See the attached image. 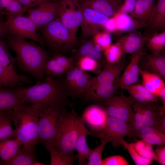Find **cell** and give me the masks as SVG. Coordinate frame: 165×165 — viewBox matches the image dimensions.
Wrapping results in <instances>:
<instances>
[{
  "label": "cell",
  "instance_id": "1",
  "mask_svg": "<svg viewBox=\"0 0 165 165\" xmlns=\"http://www.w3.org/2000/svg\"><path fill=\"white\" fill-rule=\"evenodd\" d=\"M19 89L26 100L32 104H39L42 106L65 107H72L74 105L68 99L69 95L64 82L50 76L42 82Z\"/></svg>",
  "mask_w": 165,
  "mask_h": 165
},
{
  "label": "cell",
  "instance_id": "2",
  "mask_svg": "<svg viewBox=\"0 0 165 165\" xmlns=\"http://www.w3.org/2000/svg\"><path fill=\"white\" fill-rule=\"evenodd\" d=\"M8 45L16 55V61L25 72L40 79L44 75V67L48 60L46 52L38 46L24 38L11 34Z\"/></svg>",
  "mask_w": 165,
  "mask_h": 165
},
{
  "label": "cell",
  "instance_id": "3",
  "mask_svg": "<svg viewBox=\"0 0 165 165\" xmlns=\"http://www.w3.org/2000/svg\"><path fill=\"white\" fill-rule=\"evenodd\" d=\"M78 116L74 110L68 112L66 108L61 114L54 147L58 151L74 154L78 133Z\"/></svg>",
  "mask_w": 165,
  "mask_h": 165
},
{
  "label": "cell",
  "instance_id": "4",
  "mask_svg": "<svg viewBox=\"0 0 165 165\" xmlns=\"http://www.w3.org/2000/svg\"><path fill=\"white\" fill-rule=\"evenodd\" d=\"M40 104L18 106L6 111L9 115L15 128H19L29 137L35 146L38 143L39 109Z\"/></svg>",
  "mask_w": 165,
  "mask_h": 165
},
{
  "label": "cell",
  "instance_id": "5",
  "mask_svg": "<svg viewBox=\"0 0 165 165\" xmlns=\"http://www.w3.org/2000/svg\"><path fill=\"white\" fill-rule=\"evenodd\" d=\"M66 107L58 106H42L38 110V143L47 150L54 148L59 116Z\"/></svg>",
  "mask_w": 165,
  "mask_h": 165
},
{
  "label": "cell",
  "instance_id": "6",
  "mask_svg": "<svg viewBox=\"0 0 165 165\" xmlns=\"http://www.w3.org/2000/svg\"><path fill=\"white\" fill-rule=\"evenodd\" d=\"M41 28L44 43L54 52H66L73 49L77 44L76 38L63 25L58 17Z\"/></svg>",
  "mask_w": 165,
  "mask_h": 165
},
{
  "label": "cell",
  "instance_id": "7",
  "mask_svg": "<svg viewBox=\"0 0 165 165\" xmlns=\"http://www.w3.org/2000/svg\"><path fill=\"white\" fill-rule=\"evenodd\" d=\"M6 17L3 24L7 33L44 45L43 39L37 32L38 28L28 17L24 16L23 14Z\"/></svg>",
  "mask_w": 165,
  "mask_h": 165
},
{
  "label": "cell",
  "instance_id": "8",
  "mask_svg": "<svg viewBox=\"0 0 165 165\" xmlns=\"http://www.w3.org/2000/svg\"><path fill=\"white\" fill-rule=\"evenodd\" d=\"M58 18L72 35L76 34L82 20L81 2L79 0L60 1Z\"/></svg>",
  "mask_w": 165,
  "mask_h": 165
},
{
  "label": "cell",
  "instance_id": "9",
  "mask_svg": "<svg viewBox=\"0 0 165 165\" xmlns=\"http://www.w3.org/2000/svg\"><path fill=\"white\" fill-rule=\"evenodd\" d=\"M134 99L130 96L123 94L113 96L103 105L108 116L119 119L129 124L133 116V104Z\"/></svg>",
  "mask_w": 165,
  "mask_h": 165
},
{
  "label": "cell",
  "instance_id": "10",
  "mask_svg": "<svg viewBox=\"0 0 165 165\" xmlns=\"http://www.w3.org/2000/svg\"><path fill=\"white\" fill-rule=\"evenodd\" d=\"M94 134L95 137L108 140L115 147L121 145L120 141L125 137L130 136L128 123L110 116H108L104 127Z\"/></svg>",
  "mask_w": 165,
  "mask_h": 165
},
{
  "label": "cell",
  "instance_id": "11",
  "mask_svg": "<svg viewBox=\"0 0 165 165\" xmlns=\"http://www.w3.org/2000/svg\"><path fill=\"white\" fill-rule=\"evenodd\" d=\"M82 20L80 25L81 40L82 41L94 36L103 27L108 18L81 3Z\"/></svg>",
  "mask_w": 165,
  "mask_h": 165
},
{
  "label": "cell",
  "instance_id": "12",
  "mask_svg": "<svg viewBox=\"0 0 165 165\" xmlns=\"http://www.w3.org/2000/svg\"><path fill=\"white\" fill-rule=\"evenodd\" d=\"M64 82L69 95L75 98L83 95L88 88L90 77L86 72L74 66L66 72Z\"/></svg>",
  "mask_w": 165,
  "mask_h": 165
},
{
  "label": "cell",
  "instance_id": "13",
  "mask_svg": "<svg viewBox=\"0 0 165 165\" xmlns=\"http://www.w3.org/2000/svg\"><path fill=\"white\" fill-rule=\"evenodd\" d=\"M60 2L47 1L28 9V17L38 28L41 27L58 18Z\"/></svg>",
  "mask_w": 165,
  "mask_h": 165
},
{
  "label": "cell",
  "instance_id": "14",
  "mask_svg": "<svg viewBox=\"0 0 165 165\" xmlns=\"http://www.w3.org/2000/svg\"><path fill=\"white\" fill-rule=\"evenodd\" d=\"M132 54L130 63L115 83L118 89L123 90L125 87L134 84L138 80L139 63L140 59L145 54L144 49L142 47Z\"/></svg>",
  "mask_w": 165,
  "mask_h": 165
},
{
  "label": "cell",
  "instance_id": "15",
  "mask_svg": "<svg viewBox=\"0 0 165 165\" xmlns=\"http://www.w3.org/2000/svg\"><path fill=\"white\" fill-rule=\"evenodd\" d=\"M78 133L75 145V150L78 152L77 155L79 165H86V160L92 149L87 145L86 137L87 135L94 137V134L86 127L84 120L82 116H78Z\"/></svg>",
  "mask_w": 165,
  "mask_h": 165
},
{
  "label": "cell",
  "instance_id": "16",
  "mask_svg": "<svg viewBox=\"0 0 165 165\" xmlns=\"http://www.w3.org/2000/svg\"><path fill=\"white\" fill-rule=\"evenodd\" d=\"M126 66L125 61L120 60L115 64H108L98 75L90 78L88 88L100 84H115Z\"/></svg>",
  "mask_w": 165,
  "mask_h": 165
},
{
  "label": "cell",
  "instance_id": "17",
  "mask_svg": "<svg viewBox=\"0 0 165 165\" xmlns=\"http://www.w3.org/2000/svg\"><path fill=\"white\" fill-rule=\"evenodd\" d=\"M118 89L115 84H98L88 88L83 95L86 101L94 102L103 105L108 100L114 96Z\"/></svg>",
  "mask_w": 165,
  "mask_h": 165
},
{
  "label": "cell",
  "instance_id": "18",
  "mask_svg": "<svg viewBox=\"0 0 165 165\" xmlns=\"http://www.w3.org/2000/svg\"><path fill=\"white\" fill-rule=\"evenodd\" d=\"M30 103L25 98L19 88L12 90L0 88V112L7 111Z\"/></svg>",
  "mask_w": 165,
  "mask_h": 165
},
{
  "label": "cell",
  "instance_id": "19",
  "mask_svg": "<svg viewBox=\"0 0 165 165\" xmlns=\"http://www.w3.org/2000/svg\"><path fill=\"white\" fill-rule=\"evenodd\" d=\"M108 116L103 107L92 105L87 108L82 117L90 128L95 132L105 127Z\"/></svg>",
  "mask_w": 165,
  "mask_h": 165
},
{
  "label": "cell",
  "instance_id": "20",
  "mask_svg": "<svg viewBox=\"0 0 165 165\" xmlns=\"http://www.w3.org/2000/svg\"><path fill=\"white\" fill-rule=\"evenodd\" d=\"M139 69L155 74L163 80L165 79V56L164 53L145 54L141 58Z\"/></svg>",
  "mask_w": 165,
  "mask_h": 165
},
{
  "label": "cell",
  "instance_id": "21",
  "mask_svg": "<svg viewBox=\"0 0 165 165\" xmlns=\"http://www.w3.org/2000/svg\"><path fill=\"white\" fill-rule=\"evenodd\" d=\"M80 1L83 5L108 17L115 15L123 3V0H85Z\"/></svg>",
  "mask_w": 165,
  "mask_h": 165
},
{
  "label": "cell",
  "instance_id": "22",
  "mask_svg": "<svg viewBox=\"0 0 165 165\" xmlns=\"http://www.w3.org/2000/svg\"><path fill=\"white\" fill-rule=\"evenodd\" d=\"M146 39L141 34L134 31L120 37L117 42L121 46L123 55L133 54L143 47Z\"/></svg>",
  "mask_w": 165,
  "mask_h": 165
},
{
  "label": "cell",
  "instance_id": "23",
  "mask_svg": "<svg viewBox=\"0 0 165 165\" xmlns=\"http://www.w3.org/2000/svg\"><path fill=\"white\" fill-rule=\"evenodd\" d=\"M155 0H137L134 10L130 13L134 18L148 25L154 11Z\"/></svg>",
  "mask_w": 165,
  "mask_h": 165
},
{
  "label": "cell",
  "instance_id": "24",
  "mask_svg": "<svg viewBox=\"0 0 165 165\" xmlns=\"http://www.w3.org/2000/svg\"><path fill=\"white\" fill-rule=\"evenodd\" d=\"M113 16L117 31L133 32L141 28L148 27L147 24L138 21L127 13H117Z\"/></svg>",
  "mask_w": 165,
  "mask_h": 165
},
{
  "label": "cell",
  "instance_id": "25",
  "mask_svg": "<svg viewBox=\"0 0 165 165\" xmlns=\"http://www.w3.org/2000/svg\"><path fill=\"white\" fill-rule=\"evenodd\" d=\"M82 42V43L74 52L72 57L78 60L81 57L88 56L96 60L99 63L104 64L101 52L97 49L93 39H89Z\"/></svg>",
  "mask_w": 165,
  "mask_h": 165
},
{
  "label": "cell",
  "instance_id": "26",
  "mask_svg": "<svg viewBox=\"0 0 165 165\" xmlns=\"http://www.w3.org/2000/svg\"><path fill=\"white\" fill-rule=\"evenodd\" d=\"M28 81L25 76L13 72L0 64V88H13Z\"/></svg>",
  "mask_w": 165,
  "mask_h": 165
},
{
  "label": "cell",
  "instance_id": "27",
  "mask_svg": "<svg viewBox=\"0 0 165 165\" xmlns=\"http://www.w3.org/2000/svg\"><path fill=\"white\" fill-rule=\"evenodd\" d=\"M23 146L16 138L8 139L0 141V157L2 164L9 161L18 152Z\"/></svg>",
  "mask_w": 165,
  "mask_h": 165
},
{
  "label": "cell",
  "instance_id": "28",
  "mask_svg": "<svg viewBox=\"0 0 165 165\" xmlns=\"http://www.w3.org/2000/svg\"><path fill=\"white\" fill-rule=\"evenodd\" d=\"M137 137L152 145L161 146L165 144V134L156 130L152 126L142 129Z\"/></svg>",
  "mask_w": 165,
  "mask_h": 165
},
{
  "label": "cell",
  "instance_id": "29",
  "mask_svg": "<svg viewBox=\"0 0 165 165\" xmlns=\"http://www.w3.org/2000/svg\"><path fill=\"white\" fill-rule=\"evenodd\" d=\"M148 27L164 31L165 28V0H158Z\"/></svg>",
  "mask_w": 165,
  "mask_h": 165
},
{
  "label": "cell",
  "instance_id": "30",
  "mask_svg": "<svg viewBox=\"0 0 165 165\" xmlns=\"http://www.w3.org/2000/svg\"><path fill=\"white\" fill-rule=\"evenodd\" d=\"M157 103L148 102L142 103L139 102L142 117L159 120L164 116L165 108L162 106L158 105Z\"/></svg>",
  "mask_w": 165,
  "mask_h": 165
},
{
  "label": "cell",
  "instance_id": "31",
  "mask_svg": "<svg viewBox=\"0 0 165 165\" xmlns=\"http://www.w3.org/2000/svg\"><path fill=\"white\" fill-rule=\"evenodd\" d=\"M34 152L23 146L5 165H33L36 161Z\"/></svg>",
  "mask_w": 165,
  "mask_h": 165
},
{
  "label": "cell",
  "instance_id": "32",
  "mask_svg": "<svg viewBox=\"0 0 165 165\" xmlns=\"http://www.w3.org/2000/svg\"><path fill=\"white\" fill-rule=\"evenodd\" d=\"M12 121L6 111L0 112V141L16 138V132L12 126Z\"/></svg>",
  "mask_w": 165,
  "mask_h": 165
},
{
  "label": "cell",
  "instance_id": "33",
  "mask_svg": "<svg viewBox=\"0 0 165 165\" xmlns=\"http://www.w3.org/2000/svg\"><path fill=\"white\" fill-rule=\"evenodd\" d=\"M47 150L50 155L51 165H72L77 158V155L59 151L54 148H49Z\"/></svg>",
  "mask_w": 165,
  "mask_h": 165
},
{
  "label": "cell",
  "instance_id": "34",
  "mask_svg": "<svg viewBox=\"0 0 165 165\" xmlns=\"http://www.w3.org/2000/svg\"><path fill=\"white\" fill-rule=\"evenodd\" d=\"M16 58L11 55L6 43L0 40V64L9 71L16 73L14 68Z\"/></svg>",
  "mask_w": 165,
  "mask_h": 165
},
{
  "label": "cell",
  "instance_id": "35",
  "mask_svg": "<svg viewBox=\"0 0 165 165\" xmlns=\"http://www.w3.org/2000/svg\"><path fill=\"white\" fill-rule=\"evenodd\" d=\"M152 53L158 54L161 53L165 46V31L154 35L148 40L147 45Z\"/></svg>",
  "mask_w": 165,
  "mask_h": 165
},
{
  "label": "cell",
  "instance_id": "36",
  "mask_svg": "<svg viewBox=\"0 0 165 165\" xmlns=\"http://www.w3.org/2000/svg\"><path fill=\"white\" fill-rule=\"evenodd\" d=\"M104 54L108 64H114L120 60L123 52L119 43L117 42L111 44L104 50Z\"/></svg>",
  "mask_w": 165,
  "mask_h": 165
},
{
  "label": "cell",
  "instance_id": "37",
  "mask_svg": "<svg viewBox=\"0 0 165 165\" xmlns=\"http://www.w3.org/2000/svg\"><path fill=\"white\" fill-rule=\"evenodd\" d=\"M133 145L136 150L142 157L152 160H157L151 144L141 140L133 143Z\"/></svg>",
  "mask_w": 165,
  "mask_h": 165
},
{
  "label": "cell",
  "instance_id": "38",
  "mask_svg": "<svg viewBox=\"0 0 165 165\" xmlns=\"http://www.w3.org/2000/svg\"><path fill=\"white\" fill-rule=\"evenodd\" d=\"M159 120L142 117L130 123L129 124V125L130 136L137 137L138 134L142 129L152 126L156 122Z\"/></svg>",
  "mask_w": 165,
  "mask_h": 165
},
{
  "label": "cell",
  "instance_id": "39",
  "mask_svg": "<svg viewBox=\"0 0 165 165\" xmlns=\"http://www.w3.org/2000/svg\"><path fill=\"white\" fill-rule=\"evenodd\" d=\"M101 143L92 150L88 156V165H102V154L105 146L108 141L106 139H101Z\"/></svg>",
  "mask_w": 165,
  "mask_h": 165
},
{
  "label": "cell",
  "instance_id": "40",
  "mask_svg": "<svg viewBox=\"0 0 165 165\" xmlns=\"http://www.w3.org/2000/svg\"><path fill=\"white\" fill-rule=\"evenodd\" d=\"M120 143L128 151L136 165H148L152 163V160L144 158L138 153L133 143H129L124 139L121 140Z\"/></svg>",
  "mask_w": 165,
  "mask_h": 165
},
{
  "label": "cell",
  "instance_id": "41",
  "mask_svg": "<svg viewBox=\"0 0 165 165\" xmlns=\"http://www.w3.org/2000/svg\"><path fill=\"white\" fill-rule=\"evenodd\" d=\"M44 70L48 76H61L68 71L58 64L54 57L46 61Z\"/></svg>",
  "mask_w": 165,
  "mask_h": 165
},
{
  "label": "cell",
  "instance_id": "42",
  "mask_svg": "<svg viewBox=\"0 0 165 165\" xmlns=\"http://www.w3.org/2000/svg\"><path fill=\"white\" fill-rule=\"evenodd\" d=\"M77 66L81 70L87 71H93L97 68L99 62L88 56H84L79 58L78 60Z\"/></svg>",
  "mask_w": 165,
  "mask_h": 165
},
{
  "label": "cell",
  "instance_id": "43",
  "mask_svg": "<svg viewBox=\"0 0 165 165\" xmlns=\"http://www.w3.org/2000/svg\"><path fill=\"white\" fill-rule=\"evenodd\" d=\"M139 73L149 81L154 86L159 90L165 87V83L159 76L152 73L143 71L139 68Z\"/></svg>",
  "mask_w": 165,
  "mask_h": 165
},
{
  "label": "cell",
  "instance_id": "44",
  "mask_svg": "<svg viewBox=\"0 0 165 165\" xmlns=\"http://www.w3.org/2000/svg\"><path fill=\"white\" fill-rule=\"evenodd\" d=\"M93 39L96 43L101 46L103 50L107 49L111 45V36L106 31L98 32L94 36Z\"/></svg>",
  "mask_w": 165,
  "mask_h": 165
},
{
  "label": "cell",
  "instance_id": "45",
  "mask_svg": "<svg viewBox=\"0 0 165 165\" xmlns=\"http://www.w3.org/2000/svg\"><path fill=\"white\" fill-rule=\"evenodd\" d=\"M133 86L144 97L148 102L157 103L160 100V98L154 95L142 85L140 84H134Z\"/></svg>",
  "mask_w": 165,
  "mask_h": 165
},
{
  "label": "cell",
  "instance_id": "46",
  "mask_svg": "<svg viewBox=\"0 0 165 165\" xmlns=\"http://www.w3.org/2000/svg\"><path fill=\"white\" fill-rule=\"evenodd\" d=\"M129 163L123 156H112L103 160L102 165H128Z\"/></svg>",
  "mask_w": 165,
  "mask_h": 165
},
{
  "label": "cell",
  "instance_id": "47",
  "mask_svg": "<svg viewBox=\"0 0 165 165\" xmlns=\"http://www.w3.org/2000/svg\"><path fill=\"white\" fill-rule=\"evenodd\" d=\"M58 64L68 71L74 66L75 59L68 57L60 54H57L54 57Z\"/></svg>",
  "mask_w": 165,
  "mask_h": 165
},
{
  "label": "cell",
  "instance_id": "48",
  "mask_svg": "<svg viewBox=\"0 0 165 165\" xmlns=\"http://www.w3.org/2000/svg\"><path fill=\"white\" fill-rule=\"evenodd\" d=\"M124 89L127 91L130 95V96L136 101L142 103H145L148 102L132 85L125 87Z\"/></svg>",
  "mask_w": 165,
  "mask_h": 165
},
{
  "label": "cell",
  "instance_id": "49",
  "mask_svg": "<svg viewBox=\"0 0 165 165\" xmlns=\"http://www.w3.org/2000/svg\"><path fill=\"white\" fill-rule=\"evenodd\" d=\"M137 0H125L117 13H130L135 9Z\"/></svg>",
  "mask_w": 165,
  "mask_h": 165
},
{
  "label": "cell",
  "instance_id": "50",
  "mask_svg": "<svg viewBox=\"0 0 165 165\" xmlns=\"http://www.w3.org/2000/svg\"><path fill=\"white\" fill-rule=\"evenodd\" d=\"M22 5L27 10L35 7L47 0H18Z\"/></svg>",
  "mask_w": 165,
  "mask_h": 165
},
{
  "label": "cell",
  "instance_id": "51",
  "mask_svg": "<svg viewBox=\"0 0 165 165\" xmlns=\"http://www.w3.org/2000/svg\"><path fill=\"white\" fill-rule=\"evenodd\" d=\"M157 160L162 165H165V147L164 145L158 147L155 149Z\"/></svg>",
  "mask_w": 165,
  "mask_h": 165
},
{
  "label": "cell",
  "instance_id": "52",
  "mask_svg": "<svg viewBox=\"0 0 165 165\" xmlns=\"http://www.w3.org/2000/svg\"><path fill=\"white\" fill-rule=\"evenodd\" d=\"M105 30L108 33L116 31V26L115 18L114 16L108 18L103 25Z\"/></svg>",
  "mask_w": 165,
  "mask_h": 165
},
{
  "label": "cell",
  "instance_id": "53",
  "mask_svg": "<svg viewBox=\"0 0 165 165\" xmlns=\"http://www.w3.org/2000/svg\"><path fill=\"white\" fill-rule=\"evenodd\" d=\"M143 85L149 91L156 96L159 97V92L154 86L145 78L142 77Z\"/></svg>",
  "mask_w": 165,
  "mask_h": 165
},
{
  "label": "cell",
  "instance_id": "54",
  "mask_svg": "<svg viewBox=\"0 0 165 165\" xmlns=\"http://www.w3.org/2000/svg\"><path fill=\"white\" fill-rule=\"evenodd\" d=\"M152 126L158 131L165 134V116L160 120L156 122Z\"/></svg>",
  "mask_w": 165,
  "mask_h": 165
},
{
  "label": "cell",
  "instance_id": "55",
  "mask_svg": "<svg viewBox=\"0 0 165 165\" xmlns=\"http://www.w3.org/2000/svg\"><path fill=\"white\" fill-rule=\"evenodd\" d=\"M14 0H0V13L2 14L5 10Z\"/></svg>",
  "mask_w": 165,
  "mask_h": 165
},
{
  "label": "cell",
  "instance_id": "56",
  "mask_svg": "<svg viewBox=\"0 0 165 165\" xmlns=\"http://www.w3.org/2000/svg\"><path fill=\"white\" fill-rule=\"evenodd\" d=\"M159 97L161 100L162 106L165 108V87L160 90Z\"/></svg>",
  "mask_w": 165,
  "mask_h": 165
},
{
  "label": "cell",
  "instance_id": "57",
  "mask_svg": "<svg viewBox=\"0 0 165 165\" xmlns=\"http://www.w3.org/2000/svg\"><path fill=\"white\" fill-rule=\"evenodd\" d=\"M7 32L6 31L3 24V22L0 19V37L5 35Z\"/></svg>",
  "mask_w": 165,
  "mask_h": 165
},
{
  "label": "cell",
  "instance_id": "58",
  "mask_svg": "<svg viewBox=\"0 0 165 165\" xmlns=\"http://www.w3.org/2000/svg\"><path fill=\"white\" fill-rule=\"evenodd\" d=\"M45 164L41 162L36 161L34 163L33 165H45Z\"/></svg>",
  "mask_w": 165,
  "mask_h": 165
},
{
  "label": "cell",
  "instance_id": "59",
  "mask_svg": "<svg viewBox=\"0 0 165 165\" xmlns=\"http://www.w3.org/2000/svg\"><path fill=\"white\" fill-rule=\"evenodd\" d=\"M47 0L48 1H50L56 2V1H60L62 0Z\"/></svg>",
  "mask_w": 165,
  "mask_h": 165
},
{
  "label": "cell",
  "instance_id": "60",
  "mask_svg": "<svg viewBox=\"0 0 165 165\" xmlns=\"http://www.w3.org/2000/svg\"><path fill=\"white\" fill-rule=\"evenodd\" d=\"M80 1H84V0H79Z\"/></svg>",
  "mask_w": 165,
  "mask_h": 165
}]
</instances>
